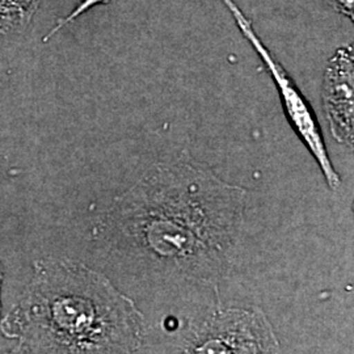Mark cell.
<instances>
[{
    "mask_svg": "<svg viewBox=\"0 0 354 354\" xmlns=\"http://www.w3.org/2000/svg\"><path fill=\"white\" fill-rule=\"evenodd\" d=\"M15 353H134L145 317L104 274L75 260L41 259L0 323Z\"/></svg>",
    "mask_w": 354,
    "mask_h": 354,
    "instance_id": "7a4b0ae2",
    "label": "cell"
},
{
    "mask_svg": "<svg viewBox=\"0 0 354 354\" xmlns=\"http://www.w3.org/2000/svg\"><path fill=\"white\" fill-rule=\"evenodd\" d=\"M42 0H0V35L20 33L30 24Z\"/></svg>",
    "mask_w": 354,
    "mask_h": 354,
    "instance_id": "8992f818",
    "label": "cell"
},
{
    "mask_svg": "<svg viewBox=\"0 0 354 354\" xmlns=\"http://www.w3.org/2000/svg\"><path fill=\"white\" fill-rule=\"evenodd\" d=\"M324 106L332 134L342 143L353 140V49L342 48L324 76Z\"/></svg>",
    "mask_w": 354,
    "mask_h": 354,
    "instance_id": "5b68a950",
    "label": "cell"
},
{
    "mask_svg": "<svg viewBox=\"0 0 354 354\" xmlns=\"http://www.w3.org/2000/svg\"><path fill=\"white\" fill-rule=\"evenodd\" d=\"M245 190L203 165H156L114 201L108 223L153 263L200 279L219 277L241 232Z\"/></svg>",
    "mask_w": 354,
    "mask_h": 354,
    "instance_id": "6da1fadb",
    "label": "cell"
},
{
    "mask_svg": "<svg viewBox=\"0 0 354 354\" xmlns=\"http://www.w3.org/2000/svg\"><path fill=\"white\" fill-rule=\"evenodd\" d=\"M1 285H3V268L0 263V295H1ZM0 308H1V297H0Z\"/></svg>",
    "mask_w": 354,
    "mask_h": 354,
    "instance_id": "9c48e42d",
    "label": "cell"
},
{
    "mask_svg": "<svg viewBox=\"0 0 354 354\" xmlns=\"http://www.w3.org/2000/svg\"><path fill=\"white\" fill-rule=\"evenodd\" d=\"M279 344L272 324L257 308L221 310L193 332L185 353H272Z\"/></svg>",
    "mask_w": 354,
    "mask_h": 354,
    "instance_id": "277c9868",
    "label": "cell"
},
{
    "mask_svg": "<svg viewBox=\"0 0 354 354\" xmlns=\"http://www.w3.org/2000/svg\"><path fill=\"white\" fill-rule=\"evenodd\" d=\"M222 1L232 15L234 20L236 21V26L241 29V35L247 38V41L251 44V46L259 54V57L266 64L268 71L270 73L272 79L274 80L279 89L281 100L291 125L298 133L299 138L304 140L306 147L315 158L323 175L326 177L329 188L332 189L339 188L342 184V178L337 175V172L335 171L333 165L330 163L323 136L320 133V127L308 102L304 100L301 91L294 84V82L291 80L289 74L285 71L282 64H279V61L273 57V54L268 50L264 42L257 36L253 28L252 21L245 16V13L241 11L238 4L234 0H222Z\"/></svg>",
    "mask_w": 354,
    "mask_h": 354,
    "instance_id": "3957f363",
    "label": "cell"
},
{
    "mask_svg": "<svg viewBox=\"0 0 354 354\" xmlns=\"http://www.w3.org/2000/svg\"><path fill=\"white\" fill-rule=\"evenodd\" d=\"M109 1H111V0H80V3L76 6L75 8H74L71 12L57 21V24L51 28L50 32L48 33V36L44 38V39L48 41V39L53 37L54 35H57L62 28L68 26V24H71V23H74L79 16L88 12L91 8L97 7V6H102V4H108Z\"/></svg>",
    "mask_w": 354,
    "mask_h": 354,
    "instance_id": "52a82bcc",
    "label": "cell"
},
{
    "mask_svg": "<svg viewBox=\"0 0 354 354\" xmlns=\"http://www.w3.org/2000/svg\"><path fill=\"white\" fill-rule=\"evenodd\" d=\"M335 8L339 12L344 13L346 17H351V20L353 19V0H332Z\"/></svg>",
    "mask_w": 354,
    "mask_h": 354,
    "instance_id": "ba28073f",
    "label": "cell"
}]
</instances>
